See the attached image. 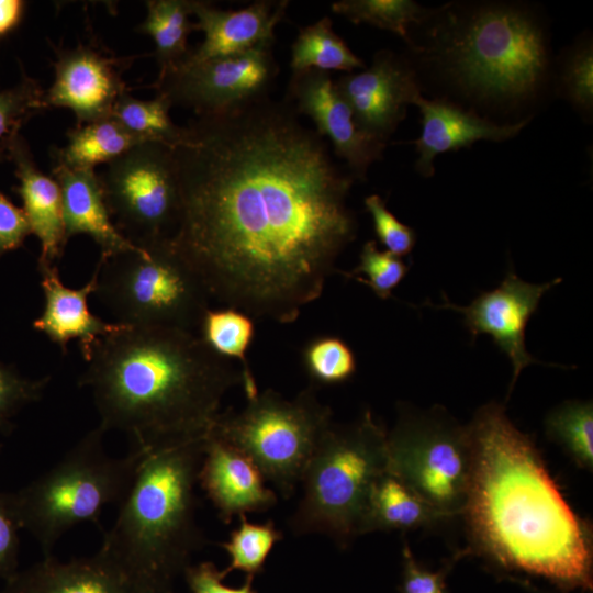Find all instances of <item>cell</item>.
<instances>
[{"instance_id": "15", "label": "cell", "mask_w": 593, "mask_h": 593, "mask_svg": "<svg viewBox=\"0 0 593 593\" xmlns=\"http://www.w3.org/2000/svg\"><path fill=\"white\" fill-rule=\"evenodd\" d=\"M561 281V278H557L547 283H529L510 270L496 289L481 293L468 306L455 305L444 296L445 303L440 307L461 313L472 339L480 334L492 336L512 362L513 388L525 367L539 362L526 349V325L538 309L542 295Z\"/></svg>"}, {"instance_id": "33", "label": "cell", "mask_w": 593, "mask_h": 593, "mask_svg": "<svg viewBox=\"0 0 593 593\" xmlns=\"http://www.w3.org/2000/svg\"><path fill=\"white\" fill-rule=\"evenodd\" d=\"M558 89L582 115L593 110V47L591 38L578 40L568 48L559 66Z\"/></svg>"}, {"instance_id": "8", "label": "cell", "mask_w": 593, "mask_h": 593, "mask_svg": "<svg viewBox=\"0 0 593 593\" xmlns=\"http://www.w3.org/2000/svg\"><path fill=\"white\" fill-rule=\"evenodd\" d=\"M96 291L116 324L199 332L210 296L170 238L100 256Z\"/></svg>"}, {"instance_id": "35", "label": "cell", "mask_w": 593, "mask_h": 593, "mask_svg": "<svg viewBox=\"0 0 593 593\" xmlns=\"http://www.w3.org/2000/svg\"><path fill=\"white\" fill-rule=\"evenodd\" d=\"M302 359L314 383L338 384L356 372V358L351 348L340 338L322 336L311 340L303 349Z\"/></svg>"}, {"instance_id": "16", "label": "cell", "mask_w": 593, "mask_h": 593, "mask_svg": "<svg viewBox=\"0 0 593 593\" xmlns=\"http://www.w3.org/2000/svg\"><path fill=\"white\" fill-rule=\"evenodd\" d=\"M119 66L118 59L90 45L59 51L53 83L45 91L46 108L69 109L77 125L110 118L118 99L127 92Z\"/></svg>"}, {"instance_id": "14", "label": "cell", "mask_w": 593, "mask_h": 593, "mask_svg": "<svg viewBox=\"0 0 593 593\" xmlns=\"http://www.w3.org/2000/svg\"><path fill=\"white\" fill-rule=\"evenodd\" d=\"M286 100L300 115L313 121L321 137L328 138L335 155L346 163L355 180H365L370 166L382 158L387 144L357 126L329 72L317 69L292 72Z\"/></svg>"}, {"instance_id": "43", "label": "cell", "mask_w": 593, "mask_h": 593, "mask_svg": "<svg viewBox=\"0 0 593 593\" xmlns=\"http://www.w3.org/2000/svg\"><path fill=\"white\" fill-rule=\"evenodd\" d=\"M23 9V1L0 0V35L5 34L19 23Z\"/></svg>"}, {"instance_id": "36", "label": "cell", "mask_w": 593, "mask_h": 593, "mask_svg": "<svg viewBox=\"0 0 593 593\" xmlns=\"http://www.w3.org/2000/svg\"><path fill=\"white\" fill-rule=\"evenodd\" d=\"M409 266L388 250H380L374 240L362 246L359 265L350 272H342L346 278L367 284L373 293L385 300L404 279Z\"/></svg>"}, {"instance_id": "20", "label": "cell", "mask_w": 593, "mask_h": 593, "mask_svg": "<svg viewBox=\"0 0 593 593\" xmlns=\"http://www.w3.org/2000/svg\"><path fill=\"white\" fill-rule=\"evenodd\" d=\"M0 593H147L100 551L60 561L53 555L16 571Z\"/></svg>"}, {"instance_id": "25", "label": "cell", "mask_w": 593, "mask_h": 593, "mask_svg": "<svg viewBox=\"0 0 593 593\" xmlns=\"http://www.w3.org/2000/svg\"><path fill=\"white\" fill-rule=\"evenodd\" d=\"M67 144L53 153L54 163L71 168L94 169L108 164L145 141L127 132L113 118L76 125L67 133Z\"/></svg>"}, {"instance_id": "6", "label": "cell", "mask_w": 593, "mask_h": 593, "mask_svg": "<svg viewBox=\"0 0 593 593\" xmlns=\"http://www.w3.org/2000/svg\"><path fill=\"white\" fill-rule=\"evenodd\" d=\"M388 468V433L370 411L350 424L333 422L302 475L290 529L325 535L339 547L368 534L371 493Z\"/></svg>"}, {"instance_id": "26", "label": "cell", "mask_w": 593, "mask_h": 593, "mask_svg": "<svg viewBox=\"0 0 593 593\" xmlns=\"http://www.w3.org/2000/svg\"><path fill=\"white\" fill-rule=\"evenodd\" d=\"M141 32L152 37L159 75L176 67L190 53L188 36L197 31L192 15V0H148Z\"/></svg>"}, {"instance_id": "27", "label": "cell", "mask_w": 593, "mask_h": 593, "mask_svg": "<svg viewBox=\"0 0 593 593\" xmlns=\"http://www.w3.org/2000/svg\"><path fill=\"white\" fill-rule=\"evenodd\" d=\"M253 317L232 307L208 309L203 315L199 336L219 356L236 359L240 363L243 388L247 399L257 395L258 387L247 360L253 343Z\"/></svg>"}, {"instance_id": "17", "label": "cell", "mask_w": 593, "mask_h": 593, "mask_svg": "<svg viewBox=\"0 0 593 593\" xmlns=\"http://www.w3.org/2000/svg\"><path fill=\"white\" fill-rule=\"evenodd\" d=\"M265 482L245 454L210 434L205 436L198 483L224 523L273 507L278 496Z\"/></svg>"}, {"instance_id": "3", "label": "cell", "mask_w": 593, "mask_h": 593, "mask_svg": "<svg viewBox=\"0 0 593 593\" xmlns=\"http://www.w3.org/2000/svg\"><path fill=\"white\" fill-rule=\"evenodd\" d=\"M79 385L90 390L99 426L126 434L143 452L204 438L240 369L195 333L128 327L98 338Z\"/></svg>"}, {"instance_id": "40", "label": "cell", "mask_w": 593, "mask_h": 593, "mask_svg": "<svg viewBox=\"0 0 593 593\" xmlns=\"http://www.w3.org/2000/svg\"><path fill=\"white\" fill-rule=\"evenodd\" d=\"M20 527L13 514L9 492L0 491V579L7 581L18 571Z\"/></svg>"}, {"instance_id": "29", "label": "cell", "mask_w": 593, "mask_h": 593, "mask_svg": "<svg viewBox=\"0 0 593 593\" xmlns=\"http://www.w3.org/2000/svg\"><path fill=\"white\" fill-rule=\"evenodd\" d=\"M171 107L160 94L142 100L125 92L115 102L111 118L139 139L158 142L172 148L182 139L184 128L171 120Z\"/></svg>"}, {"instance_id": "7", "label": "cell", "mask_w": 593, "mask_h": 593, "mask_svg": "<svg viewBox=\"0 0 593 593\" xmlns=\"http://www.w3.org/2000/svg\"><path fill=\"white\" fill-rule=\"evenodd\" d=\"M98 425L80 438L52 468L15 492H9L20 529L37 541L43 556L53 555L66 532L81 523L98 524L103 508L127 494L144 456L133 449L112 457Z\"/></svg>"}, {"instance_id": "32", "label": "cell", "mask_w": 593, "mask_h": 593, "mask_svg": "<svg viewBox=\"0 0 593 593\" xmlns=\"http://www.w3.org/2000/svg\"><path fill=\"white\" fill-rule=\"evenodd\" d=\"M282 538V532L271 521L259 524L249 522L246 515L239 516L238 527L227 541L221 544L231 558L227 570L255 573Z\"/></svg>"}, {"instance_id": "13", "label": "cell", "mask_w": 593, "mask_h": 593, "mask_svg": "<svg viewBox=\"0 0 593 593\" xmlns=\"http://www.w3.org/2000/svg\"><path fill=\"white\" fill-rule=\"evenodd\" d=\"M335 86L357 126L383 144L405 118L407 107L421 96L412 64L389 49L377 52L369 67L340 76Z\"/></svg>"}, {"instance_id": "37", "label": "cell", "mask_w": 593, "mask_h": 593, "mask_svg": "<svg viewBox=\"0 0 593 593\" xmlns=\"http://www.w3.org/2000/svg\"><path fill=\"white\" fill-rule=\"evenodd\" d=\"M51 378L29 379L0 359V433L9 435L13 417L26 405L38 401Z\"/></svg>"}, {"instance_id": "28", "label": "cell", "mask_w": 593, "mask_h": 593, "mask_svg": "<svg viewBox=\"0 0 593 593\" xmlns=\"http://www.w3.org/2000/svg\"><path fill=\"white\" fill-rule=\"evenodd\" d=\"M290 67L292 72L317 69L348 74L366 66L334 31L332 20L323 16L299 30L291 45Z\"/></svg>"}, {"instance_id": "5", "label": "cell", "mask_w": 593, "mask_h": 593, "mask_svg": "<svg viewBox=\"0 0 593 593\" xmlns=\"http://www.w3.org/2000/svg\"><path fill=\"white\" fill-rule=\"evenodd\" d=\"M204 440L144 452L99 549L147 593H170L205 542L195 496Z\"/></svg>"}, {"instance_id": "24", "label": "cell", "mask_w": 593, "mask_h": 593, "mask_svg": "<svg viewBox=\"0 0 593 593\" xmlns=\"http://www.w3.org/2000/svg\"><path fill=\"white\" fill-rule=\"evenodd\" d=\"M446 518L389 470L376 482L369 504L368 533L409 530Z\"/></svg>"}, {"instance_id": "4", "label": "cell", "mask_w": 593, "mask_h": 593, "mask_svg": "<svg viewBox=\"0 0 593 593\" xmlns=\"http://www.w3.org/2000/svg\"><path fill=\"white\" fill-rule=\"evenodd\" d=\"M428 21L425 42L410 46L467 100L511 110L534 101L548 83L545 24L527 5L447 3Z\"/></svg>"}, {"instance_id": "10", "label": "cell", "mask_w": 593, "mask_h": 593, "mask_svg": "<svg viewBox=\"0 0 593 593\" xmlns=\"http://www.w3.org/2000/svg\"><path fill=\"white\" fill-rule=\"evenodd\" d=\"M389 471L438 513L461 515L472 470V440L439 412L401 414L388 433Z\"/></svg>"}, {"instance_id": "11", "label": "cell", "mask_w": 593, "mask_h": 593, "mask_svg": "<svg viewBox=\"0 0 593 593\" xmlns=\"http://www.w3.org/2000/svg\"><path fill=\"white\" fill-rule=\"evenodd\" d=\"M98 175L111 219L127 240L144 247L172 236L180 193L170 146L139 143Z\"/></svg>"}, {"instance_id": "38", "label": "cell", "mask_w": 593, "mask_h": 593, "mask_svg": "<svg viewBox=\"0 0 593 593\" xmlns=\"http://www.w3.org/2000/svg\"><path fill=\"white\" fill-rule=\"evenodd\" d=\"M365 206L371 215L376 235L385 250L398 257L410 254L416 242L414 230L400 222L378 194L366 197Z\"/></svg>"}, {"instance_id": "30", "label": "cell", "mask_w": 593, "mask_h": 593, "mask_svg": "<svg viewBox=\"0 0 593 593\" xmlns=\"http://www.w3.org/2000/svg\"><path fill=\"white\" fill-rule=\"evenodd\" d=\"M331 9L354 24L366 23L398 34L407 44L411 25H419L434 10L412 0H339Z\"/></svg>"}, {"instance_id": "23", "label": "cell", "mask_w": 593, "mask_h": 593, "mask_svg": "<svg viewBox=\"0 0 593 593\" xmlns=\"http://www.w3.org/2000/svg\"><path fill=\"white\" fill-rule=\"evenodd\" d=\"M52 174L60 188L67 240L79 234L88 235L99 245L100 256L136 248L115 227L94 169L54 163Z\"/></svg>"}, {"instance_id": "18", "label": "cell", "mask_w": 593, "mask_h": 593, "mask_svg": "<svg viewBox=\"0 0 593 593\" xmlns=\"http://www.w3.org/2000/svg\"><path fill=\"white\" fill-rule=\"evenodd\" d=\"M422 116V133L412 143L418 158L416 170L424 177L434 175V159L447 152L470 147L477 141L504 142L515 137L532 116L514 123H496L473 110L444 99H426L422 94L414 102Z\"/></svg>"}, {"instance_id": "1", "label": "cell", "mask_w": 593, "mask_h": 593, "mask_svg": "<svg viewBox=\"0 0 593 593\" xmlns=\"http://www.w3.org/2000/svg\"><path fill=\"white\" fill-rule=\"evenodd\" d=\"M293 105L270 97L197 116L172 147L180 193L170 242L210 299L295 322L357 233L355 178Z\"/></svg>"}, {"instance_id": "12", "label": "cell", "mask_w": 593, "mask_h": 593, "mask_svg": "<svg viewBox=\"0 0 593 593\" xmlns=\"http://www.w3.org/2000/svg\"><path fill=\"white\" fill-rule=\"evenodd\" d=\"M273 43L202 61L182 60L158 75L157 94L197 116L214 115L270 97L279 74Z\"/></svg>"}, {"instance_id": "31", "label": "cell", "mask_w": 593, "mask_h": 593, "mask_svg": "<svg viewBox=\"0 0 593 593\" xmlns=\"http://www.w3.org/2000/svg\"><path fill=\"white\" fill-rule=\"evenodd\" d=\"M546 432L581 468L593 467L592 402L568 401L546 418Z\"/></svg>"}, {"instance_id": "21", "label": "cell", "mask_w": 593, "mask_h": 593, "mask_svg": "<svg viewBox=\"0 0 593 593\" xmlns=\"http://www.w3.org/2000/svg\"><path fill=\"white\" fill-rule=\"evenodd\" d=\"M41 287L44 294V310L34 322L33 327L56 344L64 354L69 342L77 339L81 356L85 357L92 344L121 325L108 323L93 315L88 307V298L94 293L97 277L80 289L65 286L57 267L38 268Z\"/></svg>"}, {"instance_id": "19", "label": "cell", "mask_w": 593, "mask_h": 593, "mask_svg": "<svg viewBox=\"0 0 593 593\" xmlns=\"http://www.w3.org/2000/svg\"><path fill=\"white\" fill-rule=\"evenodd\" d=\"M288 5L287 0H258L239 10H221L210 2L192 0L194 23L204 38L183 60L202 61L275 43V29Z\"/></svg>"}, {"instance_id": "9", "label": "cell", "mask_w": 593, "mask_h": 593, "mask_svg": "<svg viewBox=\"0 0 593 593\" xmlns=\"http://www.w3.org/2000/svg\"><path fill=\"white\" fill-rule=\"evenodd\" d=\"M332 415L313 387L292 399L266 389L247 399L240 411L220 413L209 434L250 458L265 479L289 499L333 424Z\"/></svg>"}, {"instance_id": "22", "label": "cell", "mask_w": 593, "mask_h": 593, "mask_svg": "<svg viewBox=\"0 0 593 593\" xmlns=\"http://www.w3.org/2000/svg\"><path fill=\"white\" fill-rule=\"evenodd\" d=\"M9 158L15 165L20 181L15 191L23 201V211L31 232L41 244L37 268L57 267L67 244L60 188L54 177L41 171L27 144L18 135L9 147Z\"/></svg>"}, {"instance_id": "42", "label": "cell", "mask_w": 593, "mask_h": 593, "mask_svg": "<svg viewBox=\"0 0 593 593\" xmlns=\"http://www.w3.org/2000/svg\"><path fill=\"white\" fill-rule=\"evenodd\" d=\"M186 571L192 593H253L248 585L233 589L222 584V573L209 562L188 568Z\"/></svg>"}, {"instance_id": "41", "label": "cell", "mask_w": 593, "mask_h": 593, "mask_svg": "<svg viewBox=\"0 0 593 593\" xmlns=\"http://www.w3.org/2000/svg\"><path fill=\"white\" fill-rule=\"evenodd\" d=\"M30 234L31 227L23 209L0 192V257L22 246Z\"/></svg>"}, {"instance_id": "39", "label": "cell", "mask_w": 593, "mask_h": 593, "mask_svg": "<svg viewBox=\"0 0 593 593\" xmlns=\"http://www.w3.org/2000/svg\"><path fill=\"white\" fill-rule=\"evenodd\" d=\"M402 556V593H449L446 585V575L455 560H451L443 569L433 572L417 563L406 544L403 547Z\"/></svg>"}, {"instance_id": "34", "label": "cell", "mask_w": 593, "mask_h": 593, "mask_svg": "<svg viewBox=\"0 0 593 593\" xmlns=\"http://www.w3.org/2000/svg\"><path fill=\"white\" fill-rule=\"evenodd\" d=\"M44 97L40 83L26 76L14 87L0 89V161L9 157V147L23 123L47 109Z\"/></svg>"}, {"instance_id": "2", "label": "cell", "mask_w": 593, "mask_h": 593, "mask_svg": "<svg viewBox=\"0 0 593 593\" xmlns=\"http://www.w3.org/2000/svg\"><path fill=\"white\" fill-rule=\"evenodd\" d=\"M468 427L472 470L461 514L478 551L504 571L591 592V529L563 499L532 439L495 402Z\"/></svg>"}]
</instances>
